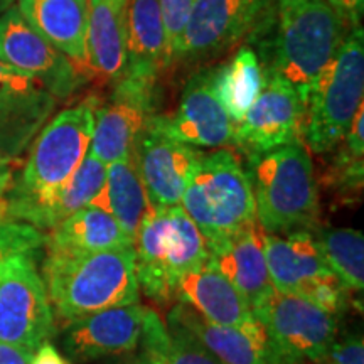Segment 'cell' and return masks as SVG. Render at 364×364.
Masks as SVG:
<instances>
[{
  "label": "cell",
  "instance_id": "1",
  "mask_svg": "<svg viewBox=\"0 0 364 364\" xmlns=\"http://www.w3.org/2000/svg\"><path fill=\"white\" fill-rule=\"evenodd\" d=\"M354 29L331 0H299L277 6L252 38L263 36V68L292 86L306 107L318 75Z\"/></svg>",
  "mask_w": 364,
  "mask_h": 364
},
{
  "label": "cell",
  "instance_id": "23",
  "mask_svg": "<svg viewBox=\"0 0 364 364\" xmlns=\"http://www.w3.org/2000/svg\"><path fill=\"white\" fill-rule=\"evenodd\" d=\"M127 11L129 0L90 4L88 70L112 83H117L127 70Z\"/></svg>",
  "mask_w": 364,
  "mask_h": 364
},
{
  "label": "cell",
  "instance_id": "32",
  "mask_svg": "<svg viewBox=\"0 0 364 364\" xmlns=\"http://www.w3.org/2000/svg\"><path fill=\"white\" fill-rule=\"evenodd\" d=\"M46 247L44 231L16 220L0 221V263L12 257H36Z\"/></svg>",
  "mask_w": 364,
  "mask_h": 364
},
{
  "label": "cell",
  "instance_id": "30",
  "mask_svg": "<svg viewBox=\"0 0 364 364\" xmlns=\"http://www.w3.org/2000/svg\"><path fill=\"white\" fill-rule=\"evenodd\" d=\"M105 177H107V164H103L93 156H86L80 169L75 172L71 181L65 186V189L56 196L51 206L46 209L41 220L39 230H53L66 218L75 215L76 211L90 206L93 198L103 188Z\"/></svg>",
  "mask_w": 364,
  "mask_h": 364
},
{
  "label": "cell",
  "instance_id": "9",
  "mask_svg": "<svg viewBox=\"0 0 364 364\" xmlns=\"http://www.w3.org/2000/svg\"><path fill=\"white\" fill-rule=\"evenodd\" d=\"M252 311L277 351L290 364L318 361L338 336V317L300 295L273 289Z\"/></svg>",
  "mask_w": 364,
  "mask_h": 364
},
{
  "label": "cell",
  "instance_id": "15",
  "mask_svg": "<svg viewBox=\"0 0 364 364\" xmlns=\"http://www.w3.org/2000/svg\"><path fill=\"white\" fill-rule=\"evenodd\" d=\"M199 154L164 134L150 118L136 135L132 157L154 208L179 206Z\"/></svg>",
  "mask_w": 364,
  "mask_h": 364
},
{
  "label": "cell",
  "instance_id": "20",
  "mask_svg": "<svg viewBox=\"0 0 364 364\" xmlns=\"http://www.w3.org/2000/svg\"><path fill=\"white\" fill-rule=\"evenodd\" d=\"M174 299L201 314L213 324L240 326L253 318V311L236 287L211 260L182 273L174 289Z\"/></svg>",
  "mask_w": 364,
  "mask_h": 364
},
{
  "label": "cell",
  "instance_id": "45",
  "mask_svg": "<svg viewBox=\"0 0 364 364\" xmlns=\"http://www.w3.org/2000/svg\"><path fill=\"white\" fill-rule=\"evenodd\" d=\"M316 364H322V363H316Z\"/></svg>",
  "mask_w": 364,
  "mask_h": 364
},
{
  "label": "cell",
  "instance_id": "22",
  "mask_svg": "<svg viewBox=\"0 0 364 364\" xmlns=\"http://www.w3.org/2000/svg\"><path fill=\"white\" fill-rule=\"evenodd\" d=\"M171 68V54L159 0H129L125 75L159 81Z\"/></svg>",
  "mask_w": 364,
  "mask_h": 364
},
{
  "label": "cell",
  "instance_id": "5",
  "mask_svg": "<svg viewBox=\"0 0 364 364\" xmlns=\"http://www.w3.org/2000/svg\"><path fill=\"white\" fill-rule=\"evenodd\" d=\"M181 203L208 250L257 225L252 181L230 149L199 154Z\"/></svg>",
  "mask_w": 364,
  "mask_h": 364
},
{
  "label": "cell",
  "instance_id": "33",
  "mask_svg": "<svg viewBox=\"0 0 364 364\" xmlns=\"http://www.w3.org/2000/svg\"><path fill=\"white\" fill-rule=\"evenodd\" d=\"M348 294L349 290L346 289V287L339 282L338 277L332 273V275L324 277V279L317 280L316 284L307 287V289L300 294V297L307 299L309 302L314 304V306L321 307L322 311L338 317L348 309Z\"/></svg>",
  "mask_w": 364,
  "mask_h": 364
},
{
  "label": "cell",
  "instance_id": "21",
  "mask_svg": "<svg viewBox=\"0 0 364 364\" xmlns=\"http://www.w3.org/2000/svg\"><path fill=\"white\" fill-rule=\"evenodd\" d=\"M263 233L265 231L257 223L209 248V260L247 299L250 307L273 290L263 248Z\"/></svg>",
  "mask_w": 364,
  "mask_h": 364
},
{
  "label": "cell",
  "instance_id": "39",
  "mask_svg": "<svg viewBox=\"0 0 364 364\" xmlns=\"http://www.w3.org/2000/svg\"><path fill=\"white\" fill-rule=\"evenodd\" d=\"M341 12L351 21L354 27H361V16H363V2L364 0H331Z\"/></svg>",
  "mask_w": 364,
  "mask_h": 364
},
{
  "label": "cell",
  "instance_id": "8",
  "mask_svg": "<svg viewBox=\"0 0 364 364\" xmlns=\"http://www.w3.org/2000/svg\"><path fill=\"white\" fill-rule=\"evenodd\" d=\"M275 9V0H194L172 66L221 56L252 38Z\"/></svg>",
  "mask_w": 364,
  "mask_h": 364
},
{
  "label": "cell",
  "instance_id": "35",
  "mask_svg": "<svg viewBox=\"0 0 364 364\" xmlns=\"http://www.w3.org/2000/svg\"><path fill=\"white\" fill-rule=\"evenodd\" d=\"M322 364H364V343L361 336L354 334L334 341L318 361Z\"/></svg>",
  "mask_w": 364,
  "mask_h": 364
},
{
  "label": "cell",
  "instance_id": "31",
  "mask_svg": "<svg viewBox=\"0 0 364 364\" xmlns=\"http://www.w3.org/2000/svg\"><path fill=\"white\" fill-rule=\"evenodd\" d=\"M364 120L356 117L344 136V145L338 150L326 174V182L339 194L343 203L356 201L363 191L364 179Z\"/></svg>",
  "mask_w": 364,
  "mask_h": 364
},
{
  "label": "cell",
  "instance_id": "7",
  "mask_svg": "<svg viewBox=\"0 0 364 364\" xmlns=\"http://www.w3.org/2000/svg\"><path fill=\"white\" fill-rule=\"evenodd\" d=\"M364 97L363 27L354 29L314 83L306 105V147L327 154L343 142Z\"/></svg>",
  "mask_w": 364,
  "mask_h": 364
},
{
  "label": "cell",
  "instance_id": "12",
  "mask_svg": "<svg viewBox=\"0 0 364 364\" xmlns=\"http://www.w3.org/2000/svg\"><path fill=\"white\" fill-rule=\"evenodd\" d=\"M95 113L90 156L103 164L129 157L135 139L157 110V81L124 75Z\"/></svg>",
  "mask_w": 364,
  "mask_h": 364
},
{
  "label": "cell",
  "instance_id": "40",
  "mask_svg": "<svg viewBox=\"0 0 364 364\" xmlns=\"http://www.w3.org/2000/svg\"><path fill=\"white\" fill-rule=\"evenodd\" d=\"M14 181V159L0 152V198H6Z\"/></svg>",
  "mask_w": 364,
  "mask_h": 364
},
{
  "label": "cell",
  "instance_id": "26",
  "mask_svg": "<svg viewBox=\"0 0 364 364\" xmlns=\"http://www.w3.org/2000/svg\"><path fill=\"white\" fill-rule=\"evenodd\" d=\"M134 241L102 209L86 206L46 235V253H97L132 247Z\"/></svg>",
  "mask_w": 364,
  "mask_h": 364
},
{
  "label": "cell",
  "instance_id": "28",
  "mask_svg": "<svg viewBox=\"0 0 364 364\" xmlns=\"http://www.w3.org/2000/svg\"><path fill=\"white\" fill-rule=\"evenodd\" d=\"M145 364H223L189 332L164 324L156 312L147 309L144 334L140 339Z\"/></svg>",
  "mask_w": 364,
  "mask_h": 364
},
{
  "label": "cell",
  "instance_id": "4",
  "mask_svg": "<svg viewBox=\"0 0 364 364\" xmlns=\"http://www.w3.org/2000/svg\"><path fill=\"white\" fill-rule=\"evenodd\" d=\"M257 223L265 233L311 231L318 221V184L304 142L250 159Z\"/></svg>",
  "mask_w": 364,
  "mask_h": 364
},
{
  "label": "cell",
  "instance_id": "19",
  "mask_svg": "<svg viewBox=\"0 0 364 364\" xmlns=\"http://www.w3.org/2000/svg\"><path fill=\"white\" fill-rule=\"evenodd\" d=\"M17 9L27 24L80 71H90L86 54L90 0H17Z\"/></svg>",
  "mask_w": 364,
  "mask_h": 364
},
{
  "label": "cell",
  "instance_id": "43",
  "mask_svg": "<svg viewBox=\"0 0 364 364\" xmlns=\"http://www.w3.org/2000/svg\"><path fill=\"white\" fill-rule=\"evenodd\" d=\"M292 2H299V0H275L277 6H285V4H292Z\"/></svg>",
  "mask_w": 364,
  "mask_h": 364
},
{
  "label": "cell",
  "instance_id": "34",
  "mask_svg": "<svg viewBox=\"0 0 364 364\" xmlns=\"http://www.w3.org/2000/svg\"><path fill=\"white\" fill-rule=\"evenodd\" d=\"M159 4H161L164 29H166V38L167 46H169L172 66L177 48H179L182 33H184L186 24H188L194 0H159Z\"/></svg>",
  "mask_w": 364,
  "mask_h": 364
},
{
  "label": "cell",
  "instance_id": "41",
  "mask_svg": "<svg viewBox=\"0 0 364 364\" xmlns=\"http://www.w3.org/2000/svg\"><path fill=\"white\" fill-rule=\"evenodd\" d=\"M17 4V0H0V16H2L4 12L9 11V9L14 7Z\"/></svg>",
  "mask_w": 364,
  "mask_h": 364
},
{
  "label": "cell",
  "instance_id": "27",
  "mask_svg": "<svg viewBox=\"0 0 364 364\" xmlns=\"http://www.w3.org/2000/svg\"><path fill=\"white\" fill-rule=\"evenodd\" d=\"M267 71L250 46H241L225 65L215 66L213 86L228 117L240 124L265 86Z\"/></svg>",
  "mask_w": 364,
  "mask_h": 364
},
{
  "label": "cell",
  "instance_id": "14",
  "mask_svg": "<svg viewBox=\"0 0 364 364\" xmlns=\"http://www.w3.org/2000/svg\"><path fill=\"white\" fill-rule=\"evenodd\" d=\"M215 68H203L191 76L181 102L172 113L154 115L152 122L177 142L189 147L225 149L233 145L236 124L215 93Z\"/></svg>",
  "mask_w": 364,
  "mask_h": 364
},
{
  "label": "cell",
  "instance_id": "2",
  "mask_svg": "<svg viewBox=\"0 0 364 364\" xmlns=\"http://www.w3.org/2000/svg\"><path fill=\"white\" fill-rule=\"evenodd\" d=\"M98 105L100 100L90 95L39 130L19 177L6 194L9 220L39 230L46 209L88 156Z\"/></svg>",
  "mask_w": 364,
  "mask_h": 364
},
{
  "label": "cell",
  "instance_id": "6",
  "mask_svg": "<svg viewBox=\"0 0 364 364\" xmlns=\"http://www.w3.org/2000/svg\"><path fill=\"white\" fill-rule=\"evenodd\" d=\"M134 250L139 287L161 304L174 300L182 273L209 258L206 240L181 206L154 209L136 231Z\"/></svg>",
  "mask_w": 364,
  "mask_h": 364
},
{
  "label": "cell",
  "instance_id": "16",
  "mask_svg": "<svg viewBox=\"0 0 364 364\" xmlns=\"http://www.w3.org/2000/svg\"><path fill=\"white\" fill-rule=\"evenodd\" d=\"M167 324L189 332L223 364H290L255 316L240 326H220L179 302L167 314Z\"/></svg>",
  "mask_w": 364,
  "mask_h": 364
},
{
  "label": "cell",
  "instance_id": "38",
  "mask_svg": "<svg viewBox=\"0 0 364 364\" xmlns=\"http://www.w3.org/2000/svg\"><path fill=\"white\" fill-rule=\"evenodd\" d=\"M31 364H68V363L51 343L44 341V343L36 349V353H33Z\"/></svg>",
  "mask_w": 364,
  "mask_h": 364
},
{
  "label": "cell",
  "instance_id": "3",
  "mask_svg": "<svg viewBox=\"0 0 364 364\" xmlns=\"http://www.w3.org/2000/svg\"><path fill=\"white\" fill-rule=\"evenodd\" d=\"M44 285L49 304L65 322L136 304L134 245L97 253H46Z\"/></svg>",
  "mask_w": 364,
  "mask_h": 364
},
{
  "label": "cell",
  "instance_id": "42",
  "mask_svg": "<svg viewBox=\"0 0 364 364\" xmlns=\"http://www.w3.org/2000/svg\"><path fill=\"white\" fill-rule=\"evenodd\" d=\"M120 364H145V361H144V358L139 354V356H135V358L125 359V361H122Z\"/></svg>",
  "mask_w": 364,
  "mask_h": 364
},
{
  "label": "cell",
  "instance_id": "25",
  "mask_svg": "<svg viewBox=\"0 0 364 364\" xmlns=\"http://www.w3.org/2000/svg\"><path fill=\"white\" fill-rule=\"evenodd\" d=\"M90 206L108 213L122 226L125 235L132 241L135 240L139 228L156 208L150 203L132 154L108 164L103 188L95 196Z\"/></svg>",
  "mask_w": 364,
  "mask_h": 364
},
{
  "label": "cell",
  "instance_id": "37",
  "mask_svg": "<svg viewBox=\"0 0 364 364\" xmlns=\"http://www.w3.org/2000/svg\"><path fill=\"white\" fill-rule=\"evenodd\" d=\"M33 353L34 351L22 348V346L0 341V364H31Z\"/></svg>",
  "mask_w": 364,
  "mask_h": 364
},
{
  "label": "cell",
  "instance_id": "36",
  "mask_svg": "<svg viewBox=\"0 0 364 364\" xmlns=\"http://www.w3.org/2000/svg\"><path fill=\"white\" fill-rule=\"evenodd\" d=\"M36 86H41L38 81H34L31 76L14 70L12 66L6 65L4 61H0V88L31 90V88H36ZM41 88H43V86H41Z\"/></svg>",
  "mask_w": 364,
  "mask_h": 364
},
{
  "label": "cell",
  "instance_id": "44",
  "mask_svg": "<svg viewBox=\"0 0 364 364\" xmlns=\"http://www.w3.org/2000/svg\"><path fill=\"white\" fill-rule=\"evenodd\" d=\"M95 2H98V0H90V4H95Z\"/></svg>",
  "mask_w": 364,
  "mask_h": 364
},
{
  "label": "cell",
  "instance_id": "11",
  "mask_svg": "<svg viewBox=\"0 0 364 364\" xmlns=\"http://www.w3.org/2000/svg\"><path fill=\"white\" fill-rule=\"evenodd\" d=\"M265 71L262 93L235 130L233 145L248 161L285 145L304 142L306 107L302 100L277 73Z\"/></svg>",
  "mask_w": 364,
  "mask_h": 364
},
{
  "label": "cell",
  "instance_id": "17",
  "mask_svg": "<svg viewBox=\"0 0 364 364\" xmlns=\"http://www.w3.org/2000/svg\"><path fill=\"white\" fill-rule=\"evenodd\" d=\"M147 307L139 302L68 322L63 346L75 361L125 356L140 346Z\"/></svg>",
  "mask_w": 364,
  "mask_h": 364
},
{
  "label": "cell",
  "instance_id": "10",
  "mask_svg": "<svg viewBox=\"0 0 364 364\" xmlns=\"http://www.w3.org/2000/svg\"><path fill=\"white\" fill-rule=\"evenodd\" d=\"M54 334V314L36 257L0 263V341L36 351Z\"/></svg>",
  "mask_w": 364,
  "mask_h": 364
},
{
  "label": "cell",
  "instance_id": "13",
  "mask_svg": "<svg viewBox=\"0 0 364 364\" xmlns=\"http://www.w3.org/2000/svg\"><path fill=\"white\" fill-rule=\"evenodd\" d=\"M0 61L24 73L56 100L70 98L86 75L24 21L14 6L0 16Z\"/></svg>",
  "mask_w": 364,
  "mask_h": 364
},
{
  "label": "cell",
  "instance_id": "24",
  "mask_svg": "<svg viewBox=\"0 0 364 364\" xmlns=\"http://www.w3.org/2000/svg\"><path fill=\"white\" fill-rule=\"evenodd\" d=\"M58 100L41 86L0 88V152L16 161L53 115Z\"/></svg>",
  "mask_w": 364,
  "mask_h": 364
},
{
  "label": "cell",
  "instance_id": "29",
  "mask_svg": "<svg viewBox=\"0 0 364 364\" xmlns=\"http://www.w3.org/2000/svg\"><path fill=\"white\" fill-rule=\"evenodd\" d=\"M316 236L331 272L349 292L364 289V238L353 228L322 230Z\"/></svg>",
  "mask_w": 364,
  "mask_h": 364
},
{
  "label": "cell",
  "instance_id": "18",
  "mask_svg": "<svg viewBox=\"0 0 364 364\" xmlns=\"http://www.w3.org/2000/svg\"><path fill=\"white\" fill-rule=\"evenodd\" d=\"M263 248L273 289L300 295L317 280L332 275L312 231L263 233Z\"/></svg>",
  "mask_w": 364,
  "mask_h": 364
}]
</instances>
